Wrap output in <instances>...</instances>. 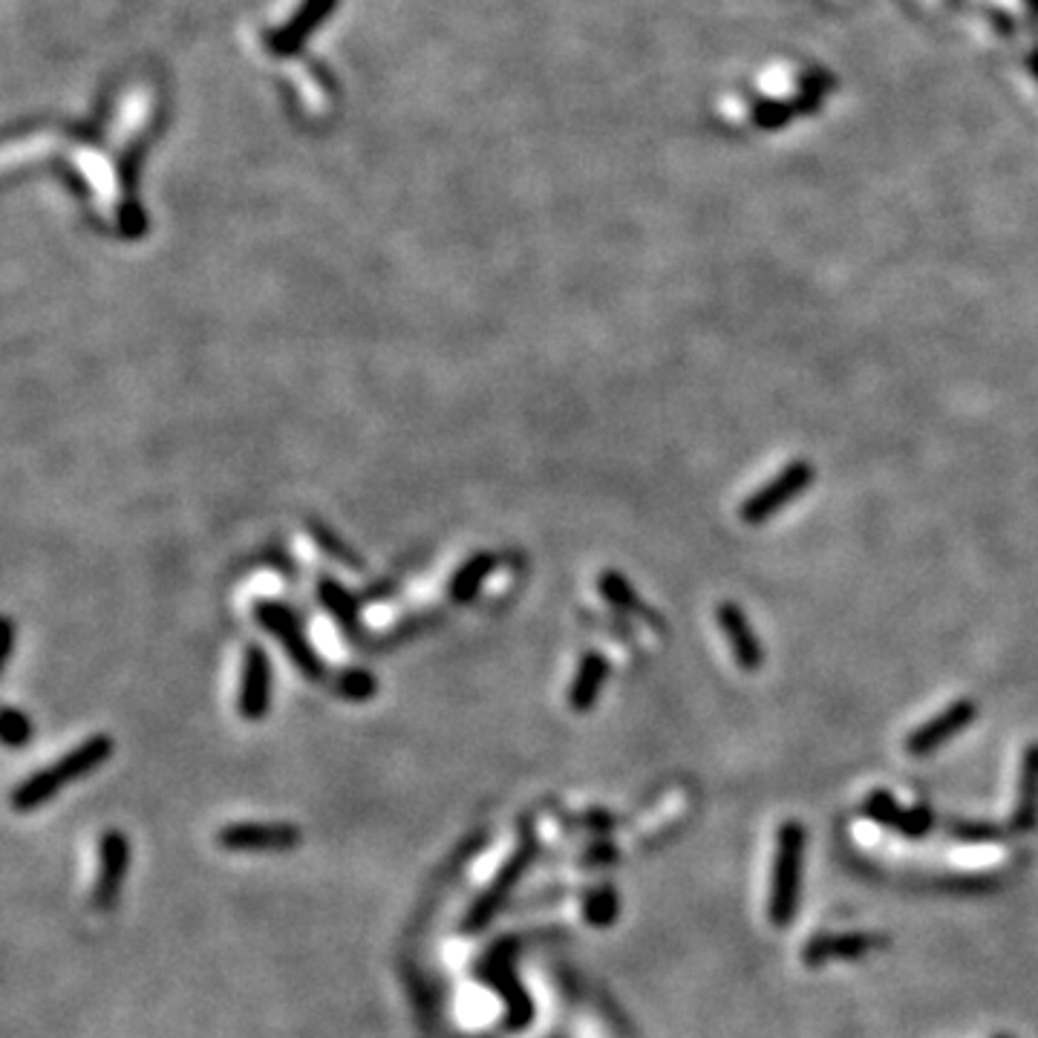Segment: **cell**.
<instances>
[{
    "label": "cell",
    "instance_id": "cell-11",
    "mask_svg": "<svg viewBox=\"0 0 1038 1038\" xmlns=\"http://www.w3.org/2000/svg\"><path fill=\"white\" fill-rule=\"evenodd\" d=\"M272 706V661L260 647L245 649L237 710L245 721H263Z\"/></svg>",
    "mask_w": 1038,
    "mask_h": 1038
},
{
    "label": "cell",
    "instance_id": "cell-6",
    "mask_svg": "<svg viewBox=\"0 0 1038 1038\" xmlns=\"http://www.w3.org/2000/svg\"><path fill=\"white\" fill-rule=\"evenodd\" d=\"M814 476L816 470L807 459L791 461V465L778 470L764 488H759L753 497L744 499L742 519L747 526H762V522H767L771 517H776L785 505H791L800 493H805V490L811 488V482H814Z\"/></svg>",
    "mask_w": 1038,
    "mask_h": 1038
},
{
    "label": "cell",
    "instance_id": "cell-5",
    "mask_svg": "<svg viewBox=\"0 0 1038 1038\" xmlns=\"http://www.w3.org/2000/svg\"><path fill=\"white\" fill-rule=\"evenodd\" d=\"M254 618H257L260 627L272 634L274 641L281 643L288 661L295 663L303 678H309L315 684H324L326 678H329V670H326V663L312 649L309 638H306L301 627V618H297L292 606L281 603V600H263V603L254 606Z\"/></svg>",
    "mask_w": 1038,
    "mask_h": 1038
},
{
    "label": "cell",
    "instance_id": "cell-16",
    "mask_svg": "<svg viewBox=\"0 0 1038 1038\" xmlns=\"http://www.w3.org/2000/svg\"><path fill=\"white\" fill-rule=\"evenodd\" d=\"M598 589L603 591V598L623 614H638V618H647L652 620L655 627H661V618L649 612V606H643V600L638 598V591L632 589V583H629L620 571H603V574L598 577Z\"/></svg>",
    "mask_w": 1038,
    "mask_h": 1038
},
{
    "label": "cell",
    "instance_id": "cell-22",
    "mask_svg": "<svg viewBox=\"0 0 1038 1038\" xmlns=\"http://www.w3.org/2000/svg\"><path fill=\"white\" fill-rule=\"evenodd\" d=\"M0 733H3V744L7 747H23L32 739V721L27 713L7 706L3 710V721H0Z\"/></svg>",
    "mask_w": 1038,
    "mask_h": 1038
},
{
    "label": "cell",
    "instance_id": "cell-18",
    "mask_svg": "<svg viewBox=\"0 0 1038 1038\" xmlns=\"http://www.w3.org/2000/svg\"><path fill=\"white\" fill-rule=\"evenodd\" d=\"M317 598H320V606H324L332 618L338 620L340 627L355 632V623H358V606H355L353 594H349L344 586L335 583V580H320V583H317Z\"/></svg>",
    "mask_w": 1038,
    "mask_h": 1038
},
{
    "label": "cell",
    "instance_id": "cell-14",
    "mask_svg": "<svg viewBox=\"0 0 1038 1038\" xmlns=\"http://www.w3.org/2000/svg\"><path fill=\"white\" fill-rule=\"evenodd\" d=\"M606 678H609V661L600 652H586L569 686V706L574 713H589L591 706L598 704Z\"/></svg>",
    "mask_w": 1038,
    "mask_h": 1038
},
{
    "label": "cell",
    "instance_id": "cell-7",
    "mask_svg": "<svg viewBox=\"0 0 1038 1038\" xmlns=\"http://www.w3.org/2000/svg\"><path fill=\"white\" fill-rule=\"evenodd\" d=\"M130 872V839L124 831L110 828L104 831L99 843V868H95V883L90 892V903L99 912H110L119 906L124 879Z\"/></svg>",
    "mask_w": 1038,
    "mask_h": 1038
},
{
    "label": "cell",
    "instance_id": "cell-20",
    "mask_svg": "<svg viewBox=\"0 0 1038 1038\" xmlns=\"http://www.w3.org/2000/svg\"><path fill=\"white\" fill-rule=\"evenodd\" d=\"M952 836L960 839V843H1001L1007 839L1009 831L1001 828V825H993V822H952L949 825Z\"/></svg>",
    "mask_w": 1038,
    "mask_h": 1038
},
{
    "label": "cell",
    "instance_id": "cell-23",
    "mask_svg": "<svg viewBox=\"0 0 1038 1038\" xmlns=\"http://www.w3.org/2000/svg\"><path fill=\"white\" fill-rule=\"evenodd\" d=\"M373 690L375 681L367 672H349V675L344 678V684H340V695H346V699H369Z\"/></svg>",
    "mask_w": 1038,
    "mask_h": 1038
},
{
    "label": "cell",
    "instance_id": "cell-15",
    "mask_svg": "<svg viewBox=\"0 0 1038 1038\" xmlns=\"http://www.w3.org/2000/svg\"><path fill=\"white\" fill-rule=\"evenodd\" d=\"M493 566H497V557L490 554V551H476L470 560H465L456 569L454 580H450V598L456 603H470L479 594L490 571H493Z\"/></svg>",
    "mask_w": 1038,
    "mask_h": 1038
},
{
    "label": "cell",
    "instance_id": "cell-1",
    "mask_svg": "<svg viewBox=\"0 0 1038 1038\" xmlns=\"http://www.w3.org/2000/svg\"><path fill=\"white\" fill-rule=\"evenodd\" d=\"M113 750L115 744L110 735H90L79 747H72L70 753H64V756L58 759L52 767H41V771L29 773L23 782H18L12 796H9V805H12L14 814H32V811H38V807L55 800L58 793L64 791L67 785L99 771L101 764L113 756Z\"/></svg>",
    "mask_w": 1038,
    "mask_h": 1038
},
{
    "label": "cell",
    "instance_id": "cell-19",
    "mask_svg": "<svg viewBox=\"0 0 1038 1038\" xmlns=\"http://www.w3.org/2000/svg\"><path fill=\"white\" fill-rule=\"evenodd\" d=\"M903 811H906V807H900V802L894 800V793L888 791H872L863 805V814L868 816V820L877 822L879 828L892 831H897V825H900Z\"/></svg>",
    "mask_w": 1038,
    "mask_h": 1038
},
{
    "label": "cell",
    "instance_id": "cell-3",
    "mask_svg": "<svg viewBox=\"0 0 1038 1038\" xmlns=\"http://www.w3.org/2000/svg\"><path fill=\"white\" fill-rule=\"evenodd\" d=\"M807 831L800 820H787L776 831V857L771 872V900L767 917L776 929H787L796 917L802 892V863H805Z\"/></svg>",
    "mask_w": 1038,
    "mask_h": 1038
},
{
    "label": "cell",
    "instance_id": "cell-8",
    "mask_svg": "<svg viewBox=\"0 0 1038 1038\" xmlns=\"http://www.w3.org/2000/svg\"><path fill=\"white\" fill-rule=\"evenodd\" d=\"M301 843L303 831L292 822H228L216 831L225 851H292Z\"/></svg>",
    "mask_w": 1038,
    "mask_h": 1038
},
{
    "label": "cell",
    "instance_id": "cell-25",
    "mask_svg": "<svg viewBox=\"0 0 1038 1038\" xmlns=\"http://www.w3.org/2000/svg\"><path fill=\"white\" fill-rule=\"evenodd\" d=\"M995 1038H1012V1036H1004V1032H1001V1036H995Z\"/></svg>",
    "mask_w": 1038,
    "mask_h": 1038
},
{
    "label": "cell",
    "instance_id": "cell-21",
    "mask_svg": "<svg viewBox=\"0 0 1038 1038\" xmlns=\"http://www.w3.org/2000/svg\"><path fill=\"white\" fill-rule=\"evenodd\" d=\"M932 828H935V814H932V807L926 805V802H917V805L903 811L900 825H897V834L906 836V839H923V836H929Z\"/></svg>",
    "mask_w": 1038,
    "mask_h": 1038
},
{
    "label": "cell",
    "instance_id": "cell-2",
    "mask_svg": "<svg viewBox=\"0 0 1038 1038\" xmlns=\"http://www.w3.org/2000/svg\"><path fill=\"white\" fill-rule=\"evenodd\" d=\"M540 854V839H537V828H533V820H522L519 822V834H517V845L508 854L502 865H499L497 877L490 879V886L485 888L474 903H470L468 915L461 917V935H482L488 929L490 923L497 920V915L505 908V903L511 900V894L517 892V886L522 883L528 872H531L533 859Z\"/></svg>",
    "mask_w": 1038,
    "mask_h": 1038
},
{
    "label": "cell",
    "instance_id": "cell-13",
    "mask_svg": "<svg viewBox=\"0 0 1038 1038\" xmlns=\"http://www.w3.org/2000/svg\"><path fill=\"white\" fill-rule=\"evenodd\" d=\"M1038 828V742L1024 750L1018 771V793L1012 807V831L1030 834Z\"/></svg>",
    "mask_w": 1038,
    "mask_h": 1038
},
{
    "label": "cell",
    "instance_id": "cell-4",
    "mask_svg": "<svg viewBox=\"0 0 1038 1038\" xmlns=\"http://www.w3.org/2000/svg\"><path fill=\"white\" fill-rule=\"evenodd\" d=\"M519 952L517 937H499L497 944L490 946L488 955L479 964V978L488 980L490 987L497 989L499 998L505 1004V1027L508 1030H526L528 1024L533 1021V1001L522 989L513 969V958Z\"/></svg>",
    "mask_w": 1038,
    "mask_h": 1038
},
{
    "label": "cell",
    "instance_id": "cell-10",
    "mask_svg": "<svg viewBox=\"0 0 1038 1038\" xmlns=\"http://www.w3.org/2000/svg\"><path fill=\"white\" fill-rule=\"evenodd\" d=\"M975 715H978L975 701H955V704H949L946 710H940L935 719H929L926 724H920V727L908 733L906 753L917 759L929 756L937 747H944L946 742H952L960 730L969 727L975 721Z\"/></svg>",
    "mask_w": 1038,
    "mask_h": 1038
},
{
    "label": "cell",
    "instance_id": "cell-9",
    "mask_svg": "<svg viewBox=\"0 0 1038 1038\" xmlns=\"http://www.w3.org/2000/svg\"><path fill=\"white\" fill-rule=\"evenodd\" d=\"M888 935L883 932H834V935H816L802 946V964L825 966L834 960H859L872 952L886 949Z\"/></svg>",
    "mask_w": 1038,
    "mask_h": 1038
},
{
    "label": "cell",
    "instance_id": "cell-12",
    "mask_svg": "<svg viewBox=\"0 0 1038 1038\" xmlns=\"http://www.w3.org/2000/svg\"><path fill=\"white\" fill-rule=\"evenodd\" d=\"M715 618H719L721 632H724L730 649H733L735 663H739L744 672H756L764 663V649L762 643H759L753 627H750V620L742 606L724 600V603H719V609H715Z\"/></svg>",
    "mask_w": 1038,
    "mask_h": 1038
},
{
    "label": "cell",
    "instance_id": "cell-17",
    "mask_svg": "<svg viewBox=\"0 0 1038 1038\" xmlns=\"http://www.w3.org/2000/svg\"><path fill=\"white\" fill-rule=\"evenodd\" d=\"M583 915L594 929H609L620 915V897L614 886L600 883V886L589 888L583 900Z\"/></svg>",
    "mask_w": 1038,
    "mask_h": 1038
},
{
    "label": "cell",
    "instance_id": "cell-24",
    "mask_svg": "<svg viewBox=\"0 0 1038 1038\" xmlns=\"http://www.w3.org/2000/svg\"><path fill=\"white\" fill-rule=\"evenodd\" d=\"M12 643H14V623L12 620H3V661H9L12 655Z\"/></svg>",
    "mask_w": 1038,
    "mask_h": 1038
}]
</instances>
